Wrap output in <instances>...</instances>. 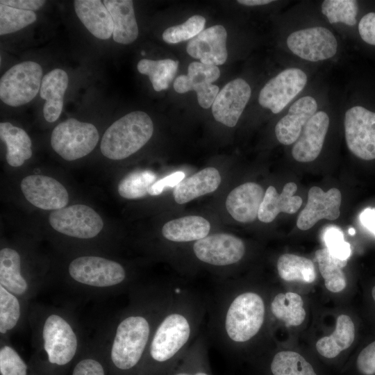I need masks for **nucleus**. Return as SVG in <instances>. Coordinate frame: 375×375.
<instances>
[{"label":"nucleus","instance_id":"obj_1","mask_svg":"<svg viewBox=\"0 0 375 375\" xmlns=\"http://www.w3.org/2000/svg\"><path fill=\"white\" fill-rule=\"evenodd\" d=\"M208 299L188 287L173 285L169 303L151 337L142 375H167L201 333Z\"/></svg>","mask_w":375,"mask_h":375},{"label":"nucleus","instance_id":"obj_2","mask_svg":"<svg viewBox=\"0 0 375 375\" xmlns=\"http://www.w3.org/2000/svg\"><path fill=\"white\" fill-rule=\"evenodd\" d=\"M208 338L225 353L249 344L262 331L266 306L262 295L227 283L208 299Z\"/></svg>","mask_w":375,"mask_h":375},{"label":"nucleus","instance_id":"obj_3","mask_svg":"<svg viewBox=\"0 0 375 375\" xmlns=\"http://www.w3.org/2000/svg\"><path fill=\"white\" fill-rule=\"evenodd\" d=\"M173 285L140 292L116 325L110 347L114 366L125 373L141 368L153 331L170 299Z\"/></svg>","mask_w":375,"mask_h":375},{"label":"nucleus","instance_id":"obj_4","mask_svg":"<svg viewBox=\"0 0 375 375\" xmlns=\"http://www.w3.org/2000/svg\"><path fill=\"white\" fill-rule=\"evenodd\" d=\"M153 133V124L147 113L129 112L116 120L105 131L101 142V151L111 160L125 159L144 147Z\"/></svg>","mask_w":375,"mask_h":375},{"label":"nucleus","instance_id":"obj_5","mask_svg":"<svg viewBox=\"0 0 375 375\" xmlns=\"http://www.w3.org/2000/svg\"><path fill=\"white\" fill-rule=\"evenodd\" d=\"M99 139V135L94 125L71 118L53 128L51 145L63 159L72 161L92 152Z\"/></svg>","mask_w":375,"mask_h":375},{"label":"nucleus","instance_id":"obj_6","mask_svg":"<svg viewBox=\"0 0 375 375\" xmlns=\"http://www.w3.org/2000/svg\"><path fill=\"white\" fill-rule=\"evenodd\" d=\"M41 66L24 61L10 67L0 79V99L5 104L18 107L33 100L40 90Z\"/></svg>","mask_w":375,"mask_h":375},{"label":"nucleus","instance_id":"obj_7","mask_svg":"<svg viewBox=\"0 0 375 375\" xmlns=\"http://www.w3.org/2000/svg\"><path fill=\"white\" fill-rule=\"evenodd\" d=\"M68 271L74 281L97 288H115L127 278L126 271L120 263L99 256L78 257L69 263Z\"/></svg>","mask_w":375,"mask_h":375},{"label":"nucleus","instance_id":"obj_8","mask_svg":"<svg viewBox=\"0 0 375 375\" xmlns=\"http://www.w3.org/2000/svg\"><path fill=\"white\" fill-rule=\"evenodd\" d=\"M246 253L240 238L226 233L208 235L194 242L192 253L201 263L215 268H226L238 264Z\"/></svg>","mask_w":375,"mask_h":375},{"label":"nucleus","instance_id":"obj_9","mask_svg":"<svg viewBox=\"0 0 375 375\" xmlns=\"http://www.w3.org/2000/svg\"><path fill=\"white\" fill-rule=\"evenodd\" d=\"M344 127L349 150L362 160L375 159V112L352 106L345 112Z\"/></svg>","mask_w":375,"mask_h":375},{"label":"nucleus","instance_id":"obj_10","mask_svg":"<svg viewBox=\"0 0 375 375\" xmlns=\"http://www.w3.org/2000/svg\"><path fill=\"white\" fill-rule=\"evenodd\" d=\"M288 49L309 62H319L334 57L338 49L335 35L324 26H311L291 33L287 38Z\"/></svg>","mask_w":375,"mask_h":375},{"label":"nucleus","instance_id":"obj_11","mask_svg":"<svg viewBox=\"0 0 375 375\" xmlns=\"http://www.w3.org/2000/svg\"><path fill=\"white\" fill-rule=\"evenodd\" d=\"M307 82V74L301 69H285L265 84L258 94V103L278 114L302 92Z\"/></svg>","mask_w":375,"mask_h":375},{"label":"nucleus","instance_id":"obj_12","mask_svg":"<svg viewBox=\"0 0 375 375\" xmlns=\"http://www.w3.org/2000/svg\"><path fill=\"white\" fill-rule=\"evenodd\" d=\"M49 222L56 231L80 239L94 238L103 227L101 216L84 204H75L53 210L49 215Z\"/></svg>","mask_w":375,"mask_h":375},{"label":"nucleus","instance_id":"obj_13","mask_svg":"<svg viewBox=\"0 0 375 375\" xmlns=\"http://www.w3.org/2000/svg\"><path fill=\"white\" fill-rule=\"evenodd\" d=\"M42 337L44 350L51 364L65 365L74 357L78 338L71 324L61 315L51 314L45 319Z\"/></svg>","mask_w":375,"mask_h":375},{"label":"nucleus","instance_id":"obj_14","mask_svg":"<svg viewBox=\"0 0 375 375\" xmlns=\"http://www.w3.org/2000/svg\"><path fill=\"white\" fill-rule=\"evenodd\" d=\"M219 76L220 70L217 66L192 62L188 66L186 75L176 78L174 89L180 94L194 90L199 106L207 109L212 106L219 92V87L212 84Z\"/></svg>","mask_w":375,"mask_h":375},{"label":"nucleus","instance_id":"obj_15","mask_svg":"<svg viewBox=\"0 0 375 375\" xmlns=\"http://www.w3.org/2000/svg\"><path fill=\"white\" fill-rule=\"evenodd\" d=\"M20 188L26 200L42 210L61 209L69 202V194L66 188L50 176H27L22 179Z\"/></svg>","mask_w":375,"mask_h":375},{"label":"nucleus","instance_id":"obj_16","mask_svg":"<svg viewBox=\"0 0 375 375\" xmlns=\"http://www.w3.org/2000/svg\"><path fill=\"white\" fill-rule=\"evenodd\" d=\"M251 94V87L245 80L238 78L228 82L219 92L212 105L215 119L226 126H235Z\"/></svg>","mask_w":375,"mask_h":375},{"label":"nucleus","instance_id":"obj_17","mask_svg":"<svg viewBox=\"0 0 375 375\" xmlns=\"http://www.w3.org/2000/svg\"><path fill=\"white\" fill-rule=\"evenodd\" d=\"M341 201L342 194L338 188H332L324 192L317 186L312 187L308 191L307 203L298 216L297 226L306 231L322 219H338Z\"/></svg>","mask_w":375,"mask_h":375},{"label":"nucleus","instance_id":"obj_18","mask_svg":"<svg viewBox=\"0 0 375 375\" xmlns=\"http://www.w3.org/2000/svg\"><path fill=\"white\" fill-rule=\"evenodd\" d=\"M227 33L222 25H215L202 31L191 39L186 47L187 53L207 65H223L227 60Z\"/></svg>","mask_w":375,"mask_h":375},{"label":"nucleus","instance_id":"obj_19","mask_svg":"<svg viewBox=\"0 0 375 375\" xmlns=\"http://www.w3.org/2000/svg\"><path fill=\"white\" fill-rule=\"evenodd\" d=\"M330 124L329 116L324 110L317 112L310 119L299 138L294 143L292 155L300 162L315 160L320 154Z\"/></svg>","mask_w":375,"mask_h":375},{"label":"nucleus","instance_id":"obj_20","mask_svg":"<svg viewBox=\"0 0 375 375\" xmlns=\"http://www.w3.org/2000/svg\"><path fill=\"white\" fill-rule=\"evenodd\" d=\"M317 100L312 96H303L295 101L275 126L278 141L284 144H294L299 138L310 119L317 112Z\"/></svg>","mask_w":375,"mask_h":375},{"label":"nucleus","instance_id":"obj_21","mask_svg":"<svg viewBox=\"0 0 375 375\" xmlns=\"http://www.w3.org/2000/svg\"><path fill=\"white\" fill-rule=\"evenodd\" d=\"M264 195V190L260 185L253 182L244 183L228 194L226 208L237 222H252L258 217Z\"/></svg>","mask_w":375,"mask_h":375},{"label":"nucleus","instance_id":"obj_22","mask_svg":"<svg viewBox=\"0 0 375 375\" xmlns=\"http://www.w3.org/2000/svg\"><path fill=\"white\" fill-rule=\"evenodd\" d=\"M297 186L294 182L286 183L278 194L274 186H269L260 204L258 218L264 223L272 222L280 212L294 214L302 204V199L294 195Z\"/></svg>","mask_w":375,"mask_h":375},{"label":"nucleus","instance_id":"obj_23","mask_svg":"<svg viewBox=\"0 0 375 375\" xmlns=\"http://www.w3.org/2000/svg\"><path fill=\"white\" fill-rule=\"evenodd\" d=\"M74 10L85 27L94 37L108 40L113 34L112 17L100 0H76Z\"/></svg>","mask_w":375,"mask_h":375},{"label":"nucleus","instance_id":"obj_24","mask_svg":"<svg viewBox=\"0 0 375 375\" xmlns=\"http://www.w3.org/2000/svg\"><path fill=\"white\" fill-rule=\"evenodd\" d=\"M68 83V75L62 69H54L43 76L40 95L45 100L43 114L48 122H54L59 118Z\"/></svg>","mask_w":375,"mask_h":375},{"label":"nucleus","instance_id":"obj_25","mask_svg":"<svg viewBox=\"0 0 375 375\" xmlns=\"http://www.w3.org/2000/svg\"><path fill=\"white\" fill-rule=\"evenodd\" d=\"M221 183V176L215 167H206L182 180L173 192L174 201L186 203L195 198L215 191Z\"/></svg>","mask_w":375,"mask_h":375},{"label":"nucleus","instance_id":"obj_26","mask_svg":"<svg viewBox=\"0 0 375 375\" xmlns=\"http://www.w3.org/2000/svg\"><path fill=\"white\" fill-rule=\"evenodd\" d=\"M113 22L115 42L129 44L138 36V26L135 16L133 2L131 0H104Z\"/></svg>","mask_w":375,"mask_h":375},{"label":"nucleus","instance_id":"obj_27","mask_svg":"<svg viewBox=\"0 0 375 375\" xmlns=\"http://www.w3.org/2000/svg\"><path fill=\"white\" fill-rule=\"evenodd\" d=\"M210 224L205 218L188 215L172 219L164 224L162 235L175 243L196 242L208 235Z\"/></svg>","mask_w":375,"mask_h":375},{"label":"nucleus","instance_id":"obj_28","mask_svg":"<svg viewBox=\"0 0 375 375\" xmlns=\"http://www.w3.org/2000/svg\"><path fill=\"white\" fill-rule=\"evenodd\" d=\"M208 338L201 333L167 375H213L208 357Z\"/></svg>","mask_w":375,"mask_h":375},{"label":"nucleus","instance_id":"obj_29","mask_svg":"<svg viewBox=\"0 0 375 375\" xmlns=\"http://www.w3.org/2000/svg\"><path fill=\"white\" fill-rule=\"evenodd\" d=\"M0 138L6 144V161L10 166L19 167L32 156L31 140L22 128L1 122Z\"/></svg>","mask_w":375,"mask_h":375},{"label":"nucleus","instance_id":"obj_30","mask_svg":"<svg viewBox=\"0 0 375 375\" xmlns=\"http://www.w3.org/2000/svg\"><path fill=\"white\" fill-rule=\"evenodd\" d=\"M355 338V326L349 316L340 315L336 320L335 331L329 336L320 338L316 343L318 353L327 358H333L349 348Z\"/></svg>","mask_w":375,"mask_h":375},{"label":"nucleus","instance_id":"obj_31","mask_svg":"<svg viewBox=\"0 0 375 375\" xmlns=\"http://www.w3.org/2000/svg\"><path fill=\"white\" fill-rule=\"evenodd\" d=\"M0 285L16 296L25 295L29 289L21 273L19 253L11 248H3L0 251Z\"/></svg>","mask_w":375,"mask_h":375},{"label":"nucleus","instance_id":"obj_32","mask_svg":"<svg viewBox=\"0 0 375 375\" xmlns=\"http://www.w3.org/2000/svg\"><path fill=\"white\" fill-rule=\"evenodd\" d=\"M270 311L286 326H297L302 324L306 317L301 297L294 292L278 293L270 303Z\"/></svg>","mask_w":375,"mask_h":375},{"label":"nucleus","instance_id":"obj_33","mask_svg":"<svg viewBox=\"0 0 375 375\" xmlns=\"http://www.w3.org/2000/svg\"><path fill=\"white\" fill-rule=\"evenodd\" d=\"M315 260L318 262L319 269L327 290L335 293L343 290L347 283L342 269L347 265V260L336 258L327 248L316 251Z\"/></svg>","mask_w":375,"mask_h":375},{"label":"nucleus","instance_id":"obj_34","mask_svg":"<svg viewBox=\"0 0 375 375\" xmlns=\"http://www.w3.org/2000/svg\"><path fill=\"white\" fill-rule=\"evenodd\" d=\"M279 276L286 281L310 283L316 278L313 262L308 258L291 253L281 255L277 260Z\"/></svg>","mask_w":375,"mask_h":375},{"label":"nucleus","instance_id":"obj_35","mask_svg":"<svg viewBox=\"0 0 375 375\" xmlns=\"http://www.w3.org/2000/svg\"><path fill=\"white\" fill-rule=\"evenodd\" d=\"M178 62L172 59H142L138 65V72L149 76L153 88L160 92L169 88L177 72Z\"/></svg>","mask_w":375,"mask_h":375},{"label":"nucleus","instance_id":"obj_36","mask_svg":"<svg viewBox=\"0 0 375 375\" xmlns=\"http://www.w3.org/2000/svg\"><path fill=\"white\" fill-rule=\"evenodd\" d=\"M269 370L272 375H317L301 355L292 351H281L274 354Z\"/></svg>","mask_w":375,"mask_h":375},{"label":"nucleus","instance_id":"obj_37","mask_svg":"<svg viewBox=\"0 0 375 375\" xmlns=\"http://www.w3.org/2000/svg\"><path fill=\"white\" fill-rule=\"evenodd\" d=\"M156 175L151 170H136L124 176L118 185L119 195L127 199H137L148 194L156 182Z\"/></svg>","mask_w":375,"mask_h":375},{"label":"nucleus","instance_id":"obj_38","mask_svg":"<svg viewBox=\"0 0 375 375\" xmlns=\"http://www.w3.org/2000/svg\"><path fill=\"white\" fill-rule=\"evenodd\" d=\"M321 11L330 24L342 23L347 26L356 24L358 3L354 0H325Z\"/></svg>","mask_w":375,"mask_h":375},{"label":"nucleus","instance_id":"obj_39","mask_svg":"<svg viewBox=\"0 0 375 375\" xmlns=\"http://www.w3.org/2000/svg\"><path fill=\"white\" fill-rule=\"evenodd\" d=\"M35 12L12 8L0 3V35L18 31L35 22Z\"/></svg>","mask_w":375,"mask_h":375},{"label":"nucleus","instance_id":"obj_40","mask_svg":"<svg viewBox=\"0 0 375 375\" xmlns=\"http://www.w3.org/2000/svg\"><path fill=\"white\" fill-rule=\"evenodd\" d=\"M21 316L18 298L0 285V333L6 334L17 324Z\"/></svg>","mask_w":375,"mask_h":375},{"label":"nucleus","instance_id":"obj_41","mask_svg":"<svg viewBox=\"0 0 375 375\" xmlns=\"http://www.w3.org/2000/svg\"><path fill=\"white\" fill-rule=\"evenodd\" d=\"M206 19L199 15L190 17L184 23L170 26L162 33L163 40L168 44H176L191 40L204 29Z\"/></svg>","mask_w":375,"mask_h":375},{"label":"nucleus","instance_id":"obj_42","mask_svg":"<svg viewBox=\"0 0 375 375\" xmlns=\"http://www.w3.org/2000/svg\"><path fill=\"white\" fill-rule=\"evenodd\" d=\"M322 238L326 248L336 258L347 260L351 253V245L346 242L342 230L335 226L326 227L322 234Z\"/></svg>","mask_w":375,"mask_h":375},{"label":"nucleus","instance_id":"obj_43","mask_svg":"<svg viewBox=\"0 0 375 375\" xmlns=\"http://www.w3.org/2000/svg\"><path fill=\"white\" fill-rule=\"evenodd\" d=\"M27 366L19 353L9 345L0 349V372L1 375H26Z\"/></svg>","mask_w":375,"mask_h":375},{"label":"nucleus","instance_id":"obj_44","mask_svg":"<svg viewBox=\"0 0 375 375\" xmlns=\"http://www.w3.org/2000/svg\"><path fill=\"white\" fill-rule=\"evenodd\" d=\"M356 365L358 371L363 375L375 374V341L360 351Z\"/></svg>","mask_w":375,"mask_h":375},{"label":"nucleus","instance_id":"obj_45","mask_svg":"<svg viewBox=\"0 0 375 375\" xmlns=\"http://www.w3.org/2000/svg\"><path fill=\"white\" fill-rule=\"evenodd\" d=\"M358 32L364 42L375 46V12H368L361 18Z\"/></svg>","mask_w":375,"mask_h":375},{"label":"nucleus","instance_id":"obj_46","mask_svg":"<svg viewBox=\"0 0 375 375\" xmlns=\"http://www.w3.org/2000/svg\"><path fill=\"white\" fill-rule=\"evenodd\" d=\"M185 174L181 171L174 172L159 181H156L150 186L148 194L151 196L160 194L164 189L175 188L182 180L184 179Z\"/></svg>","mask_w":375,"mask_h":375},{"label":"nucleus","instance_id":"obj_47","mask_svg":"<svg viewBox=\"0 0 375 375\" xmlns=\"http://www.w3.org/2000/svg\"><path fill=\"white\" fill-rule=\"evenodd\" d=\"M72 375H105V374L103 367L99 361L85 358L76 364Z\"/></svg>","mask_w":375,"mask_h":375},{"label":"nucleus","instance_id":"obj_48","mask_svg":"<svg viewBox=\"0 0 375 375\" xmlns=\"http://www.w3.org/2000/svg\"><path fill=\"white\" fill-rule=\"evenodd\" d=\"M46 3L42 0H1L0 3L12 8L33 11L40 9Z\"/></svg>","mask_w":375,"mask_h":375},{"label":"nucleus","instance_id":"obj_49","mask_svg":"<svg viewBox=\"0 0 375 375\" xmlns=\"http://www.w3.org/2000/svg\"><path fill=\"white\" fill-rule=\"evenodd\" d=\"M360 220L364 227L375 235V209L365 208L360 215Z\"/></svg>","mask_w":375,"mask_h":375},{"label":"nucleus","instance_id":"obj_50","mask_svg":"<svg viewBox=\"0 0 375 375\" xmlns=\"http://www.w3.org/2000/svg\"><path fill=\"white\" fill-rule=\"evenodd\" d=\"M273 2L271 0H238V3L247 6H256L267 5Z\"/></svg>","mask_w":375,"mask_h":375},{"label":"nucleus","instance_id":"obj_51","mask_svg":"<svg viewBox=\"0 0 375 375\" xmlns=\"http://www.w3.org/2000/svg\"><path fill=\"white\" fill-rule=\"evenodd\" d=\"M349 233L351 235H353L356 234V230L353 228H350L349 229Z\"/></svg>","mask_w":375,"mask_h":375},{"label":"nucleus","instance_id":"obj_52","mask_svg":"<svg viewBox=\"0 0 375 375\" xmlns=\"http://www.w3.org/2000/svg\"><path fill=\"white\" fill-rule=\"evenodd\" d=\"M372 295L375 301V286L372 290Z\"/></svg>","mask_w":375,"mask_h":375}]
</instances>
